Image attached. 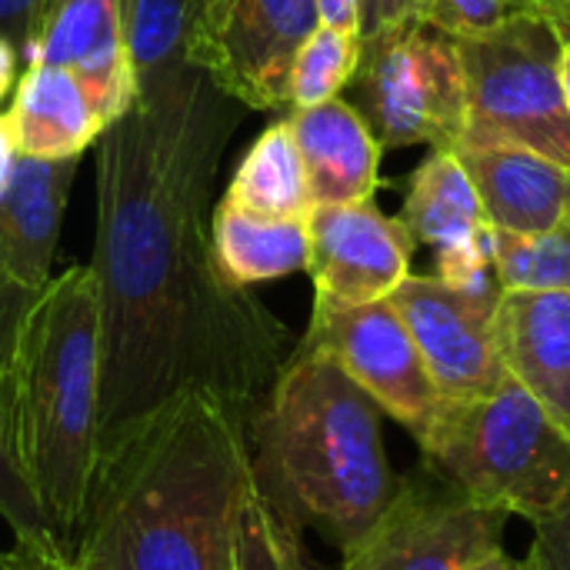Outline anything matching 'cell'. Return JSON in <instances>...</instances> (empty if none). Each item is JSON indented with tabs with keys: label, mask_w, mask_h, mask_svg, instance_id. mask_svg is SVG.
Wrapping results in <instances>:
<instances>
[{
	"label": "cell",
	"mask_w": 570,
	"mask_h": 570,
	"mask_svg": "<svg viewBox=\"0 0 570 570\" xmlns=\"http://www.w3.org/2000/svg\"><path fill=\"white\" fill-rule=\"evenodd\" d=\"M287 120L304 160L314 207L374 200L384 147L344 97L291 110Z\"/></svg>",
	"instance_id": "2e32d148"
},
{
	"label": "cell",
	"mask_w": 570,
	"mask_h": 570,
	"mask_svg": "<svg viewBox=\"0 0 570 570\" xmlns=\"http://www.w3.org/2000/svg\"><path fill=\"white\" fill-rule=\"evenodd\" d=\"M0 518L10 524V531H13L17 541H47V538H57V531L50 528V521L40 511L37 498L30 494V488L23 484V478L10 464L7 448H3V434H0Z\"/></svg>",
	"instance_id": "4316f807"
},
{
	"label": "cell",
	"mask_w": 570,
	"mask_h": 570,
	"mask_svg": "<svg viewBox=\"0 0 570 570\" xmlns=\"http://www.w3.org/2000/svg\"><path fill=\"white\" fill-rule=\"evenodd\" d=\"M361 30H341L321 23L297 50L291 70V110L317 107L341 97L361 63Z\"/></svg>",
	"instance_id": "d4e9b609"
},
{
	"label": "cell",
	"mask_w": 570,
	"mask_h": 570,
	"mask_svg": "<svg viewBox=\"0 0 570 570\" xmlns=\"http://www.w3.org/2000/svg\"><path fill=\"white\" fill-rule=\"evenodd\" d=\"M114 20L117 0H47L27 47L20 50V60L23 67L47 63L73 70Z\"/></svg>",
	"instance_id": "603a6c76"
},
{
	"label": "cell",
	"mask_w": 570,
	"mask_h": 570,
	"mask_svg": "<svg viewBox=\"0 0 570 570\" xmlns=\"http://www.w3.org/2000/svg\"><path fill=\"white\" fill-rule=\"evenodd\" d=\"M508 514L424 471L404 478L374 528L344 548L341 570H471L504 541Z\"/></svg>",
	"instance_id": "9c48e42d"
},
{
	"label": "cell",
	"mask_w": 570,
	"mask_h": 570,
	"mask_svg": "<svg viewBox=\"0 0 570 570\" xmlns=\"http://www.w3.org/2000/svg\"><path fill=\"white\" fill-rule=\"evenodd\" d=\"M524 13H541V0H431L428 23L451 37H461L508 23Z\"/></svg>",
	"instance_id": "484cf974"
},
{
	"label": "cell",
	"mask_w": 570,
	"mask_h": 570,
	"mask_svg": "<svg viewBox=\"0 0 570 570\" xmlns=\"http://www.w3.org/2000/svg\"><path fill=\"white\" fill-rule=\"evenodd\" d=\"M250 481L247 421L190 391L104 431L77 570H234L237 511Z\"/></svg>",
	"instance_id": "7a4b0ae2"
},
{
	"label": "cell",
	"mask_w": 570,
	"mask_h": 570,
	"mask_svg": "<svg viewBox=\"0 0 570 570\" xmlns=\"http://www.w3.org/2000/svg\"><path fill=\"white\" fill-rule=\"evenodd\" d=\"M0 434L50 528L70 544L100 458V287L67 267L0 337Z\"/></svg>",
	"instance_id": "3957f363"
},
{
	"label": "cell",
	"mask_w": 570,
	"mask_h": 570,
	"mask_svg": "<svg viewBox=\"0 0 570 570\" xmlns=\"http://www.w3.org/2000/svg\"><path fill=\"white\" fill-rule=\"evenodd\" d=\"M494 341L508 374L570 431V291H504Z\"/></svg>",
	"instance_id": "5bb4252c"
},
{
	"label": "cell",
	"mask_w": 570,
	"mask_h": 570,
	"mask_svg": "<svg viewBox=\"0 0 570 570\" xmlns=\"http://www.w3.org/2000/svg\"><path fill=\"white\" fill-rule=\"evenodd\" d=\"M254 481L297 528L351 548L397 498L381 407L327 357L294 344L271 394L247 421Z\"/></svg>",
	"instance_id": "277c9868"
},
{
	"label": "cell",
	"mask_w": 570,
	"mask_h": 570,
	"mask_svg": "<svg viewBox=\"0 0 570 570\" xmlns=\"http://www.w3.org/2000/svg\"><path fill=\"white\" fill-rule=\"evenodd\" d=\"M297 347L327 354L381 414L401 421L414 438L431 428L444 401L407 324L387 297L371 304L314 301L311 324Z\"/></svg>",
	"instance_id": "30bf717a"
},
{
	"label": "cell",
	"mask_w": 570,
	"mask_h": 570,
	"mask_svg": "<svg viewBox=\"0 0 570 570\" xmlns=\"http://www.w3.org/2000/svg\"><path fill=\"white\" fill-rule=\"evenodd\" d=\"M351 107L381 147L428 144L458 154L468 130V87L454 37L428 20L361 37Z\"/></svg>",
	"instance_id": "52a82bcc"
},
{
	"label": "cell",
	"mask_w": 570,
	"mask_h": 570,
	"mask_svg": "<svg viewBox=\"0 0 570 570\" xmlns=\"http://www.w3.org/2000/svg\"><path fill=\"white\" fill-rule=\"evenodd\" d=\"M220 200L274 220H307L314 200L307 190L304 160L294 144V130L287 117L271 124L250 144Z\"/></svg>",
	"instance_id": "ffe728a7"
},
{
	"label": "cell",
	"mask_w": 570,
	"mask_h": 570,
	"mask_svg": "<svg viewBox=\"0 0 570 570\" xmlns=\"http://www.w3.org/2000/svg\"><path fill=\"white\" fill-rule=\"evenodd\" d=\"M561 87H564V104L570 114V43H564V53H561Z\"/></svg>",
	"instance_id": "8d00e7d4"
},
{
	"label": "cell",
	"mask_w": 570,
	"mask_h": 570,
	"mask_svg": "<svg viewBox=\"0 0 570 570\" xmlns=\"http://www.w3.org/2000/svg\"><path fill=\"white\" fill-rule=\"evenodd\" d=\"M541 13L551 20L558 37L570 43V0H541Z\"/></svg>",
	"instance_id": "836d02e7"
},
{
	"label": "cell",
	"mask_w": 570,
	"mask_h": 570,
	"mask_svg": "<svg viewBox=\"0 0 570 570\" xmlns=\"http://www.w3.org/2000/svg\"><path fill=\"white\" fill-rule=\"evenodd\" d=\"M531 570H570V501L551 518L534 524V541L528 554Z\"/></svg>",
	"instance_id": "83f0119b"
},
{
	"label": "cell",
	"mask_w": 570,
	"mask_h": 570,
	"mask_svg": "<svg viewBox=\"0 0 570 570\" xmlns=\"http://www.w3.org/2000/svg\"><path fill=\"white\" fill-rule=\"evenodd\" d=\"M210 247L220 277L234 287H254L307 271V220H274L217 200L210 214Z\"/></svg>",
	"instance_id": "ac0fdd59"
},
{
	"label": "cell",
	"mask_w": 570,
	"mask_h": 570,
	"mask_svg": "<svg viewBox=\"0 0 570 570\" xmlns=\"http://www.w3.org/2000/svg\"><path fill=\"white\" fill-rule=\"evenodd\" d=\"M17 60H20L17 47H13L7 37H0V100L7 97V90H10L13 80H17Z\"/></svg>",
	"instance_id": "d6a6232c"
},
{
	"label": "cell",
	"mask_w": 570,
	"mask_h": 570,
	"mask_svg": "<svg viewBox=\"0 0 570 570\" xmlns=\"http://www.w3.org/2000/svg\"><path fill=\"white\" fill-rule=\"evenodd\" d=\"M13 160H17V144H13V130H10L7 110H0V197H3V190H7V180H10Z\"/></svg>",
	"instance_id": "1f68e13d"
},
{
	"label": "cell",
	"mask_w": 570,
	"mask_h": 570,
	"mask_svg": "<svg viewBox=\"0 0 570 570\" xmlns=\"http://www.w3.org/2000/svg\"><path fill=\"white\" fill-rule=\"evenodd\" d=\"M0 570H77L70 548L57 538L47 541H17L10 551H0Z\"/></svg>",
	"instance_id": "f1b7e54d"
},
{
	"label": "cell",
	"mask_w": 570,
	"mask_h": 570,
	"mask_svg": "<svg viewBox=\"0 0 570 570\" xmlns=\"http://www.w3.org/2000/svg\"><path fill=\"white\" fill-rule=\"evenodd\" d=\"M468 130L461 147H528L570 167V114L561 87L564 40L544 13L454 37Z\"/></svg>",
	"instance_id": "8992f818"
},
{
	"label": "cell",
	"mask_w": 570,
	"mask_h": 570,
	"mask_svg": "<svg viewBox=\"0 0 570 570\" xmlns=\"http://www.w3.org/2000/svg\"><path fill=\"white\" fill-rule=\"evenodd\" d=\"M357 20H361V37H371L377 27V0H357Z\"/></svg>",
	"instance_id": "d590c367"
},
{
	"label": "cell",
	"mask_w": 570,
	"mask_h": 570,
	"mask_svg": "<svg viewBox=\"0 0 570 570\" xmlns=\"http://www.w3.org/2000/svg\"><path fill=\"white\" fill-rule=\"evenodd\" d=\"M481 210L491 227L544 234L570 217V167L528 147H461Z\"/></svg>",
	"instance_id": "9a60e30c"
},
{
	"label": "cell",
	"mask_w": 570,
	"mask_h": 570,
	"mask_svg": "<svg viewBox=\"0 0 570 570\" xmlns=\"http://www.w3.org/2000/svg\"><path fill=\"white\" fill-rule=\"evenodd\" d=\"M307 240L314 301L324 304L384 301L411 274L414 237L401 217H387L374 200L314 207Z\"/></svg>",
	"instance_id": "7c38bea8"
},
{
	"label": "cell",
	"mask_w": 570,
	"mask_h": 570,
	"mask_svg": "<svg viewBox=\"0 0 570 570\" xmlns=\"http://www.w3.org/2000/svg\"><path fill=\"white\" fill-rule=\"evenodd\" d=\"M200 0H117L137 97H150L190 70L187 47Z\"/></svg>",
	"instance_id": "44dd1931"
},
{
	"label": "cell",
	"mask_w": 570,
	"mask_h": 570,
	"mask_svg": "<svg viewBox=\"0 0 570 570\" xmlns=\"http://www.w3.org/2000/svg\"><path fill=\"white\" fill-rule=\"evenodd\" d=\"M237 107L190 67L100 134V438L190 391L250 421L294 351L291 331L214 264L210 197Z\"/></svg>",
	"instance_id": "6da1fadb"
},
{
	"label": "cell",
	"mask_w": 570,
	"mask_h": 570,
	"mask_svg": "<svg viewBox=\"0 0 570 570\" xmlns=\"http://www.w3.org/2000/svg\"><path fill=\"white\" fill-rule=\"evenodd\" d=\"M301 531L304 528H297L264 498L250 468V481L237 511L234 570H314Z\"/></svg>",
	"instance_id": "7402d4cb"
},
{
	"label": "cell",
	"mask_w": 570,
	"mask_h": 570,
	"mask_svg": "<svg viewBox=\"0 0 570 570\" xmlns=\"http://www.w3.org/2000/svg\"><path fill=\"white\" fill-rule=\"evenodd\" d=\"M77 160H33L17 154L0 197V334L13 314L53 277V257Z\"/></svg>",
	"instance_id": "4fadbf2b"
},
{
	"label": "cell",
	"mask_w": 570,
	"mask_h": 570,
	"mask_svg": "<svg viewBox=\"0 0 570 570\" xmlns=\"http://www.w3.org/2000/svg\"><path fill=\"white\" fill-rule=\"evenodd\" d=\"M401 224L411 230L414 244H431L438 250L464 244L488 227L481 197L458 154L434 150L411 174Z\"/></svg>",
	"instance_id": "d6986e66"
},
{
	"label": "cell",
	"mask_w": 570,
	"mask_h": 570,
	"mask_svg": "<svg viewBox=\"0 0 570 570\" xmlns=\"http://www.w3.org/2000/svg\"><path fill=\"white\" fill-rule=\"evenodd\" d=\"M491 240L504 291H570V217L544 234L494 227Z\"/></svg>",
	"instance_id": "cb8c5ba5"
},
{
	"label": "cell",
	"mask_w": 570,
	"mask_h": 570,
	"mask_svg": "<svg viewBox=\"0 0 570 570\" xmlns=\"http://www.w3.org/2000/svg\"><path fill=\"white\" fill-rule=\"evenodd\" d=\"M417 444L431 474L508 518L538 524L570 501V431L514 377L484 397L441 401Z\"/></svg>",
	"instance_id": "5b68a950"
},
{
	"label": "cell",
	"mask_w": 570,
	"mask_h": 570,
	"mask_svg": "<svg viewBox=\"0 0 570 570\" xmlns=\"http://www.w3.org/2000/svg\"><path fill=\"white\" fill-rule=\"evenodd\" d=\"M7 120L17 154L33 160H73L107 130L73 70L47 63L23 67Z\"/></svg>",
	"instance_id": "e0dca14e"
},
{
	"label": "cell",
	"mask_w": 570,
	"mask_h": 570,
	"mask_svg": "<svg viewBox=\"0 0 570 570\" xmlns=\"http://www.w3.org/2000/svg\"><path fill=\"white\" fill-rule=\"evenodd\" d=\"M431 0H377V27H401V23H417L428 20Z\"/></svg>",
	"instance_id": "f546056e"
},
{
	"label": "cell",
	"mask_w": 570,
	"mask_h": 570,
	"mask_svg": "<svg viewBox=\"0 0 570 570\" xmlns=\"http://www.w3.org/2000/svg\"><path fill=\"white\" fill-rule=\"evenodd\" d=\"M317 27V0H200L187 60L240 107L284 110L297 50Z\"/></svg>",
	"instance_id": "ba28073f"
},
{
	"label": "cell",
	"mask_w": 570,
	"mask_h": 570,
	"mask_svg": "<svg viewBox=\"0 0 570 570\" xmlns=\"http://www.w3.org/2000/svg\"><path fill=\"white\" fill-rule=\"evenodd\" d=\"M501 297L458 291L438 274H407L387 294L444 401L494 394L511 377L494 341Z\"/></svg>",
	"instance_id": "8fae6325"
},
{
	"label": "cell",
	"mask_w": 570,
	"mask_h": 570,
	"mask_svg": "<svg viewBox=\"0 0 570 570\" xmlns=\"http://www.w3.org/2000/svg\"><path fill=\"white\" fill-rule=\"evenodd\" d=\"M471 570H531L528 568V561H518V558H511L504 548H498V551H491V554H484L478 564Z\"/></svg>",
	"instance_id": "e575fe53"
},
{
	"label": "cell",
	"mask_w": 570,
	"mask_h": 570,
	"mask_svg": "<svg viewBox=\"0 0 570 570\" xmlns=\"http://www.w3.org/2000/svg\"><path fill=\"white\" fill-rule=\"evenodd\" d=\"M317 13H321V23H327V27L361 30L357 0H317Z\"/></svg>",
	"instance_id": "4dcf8cb0"
}]
</instances>
